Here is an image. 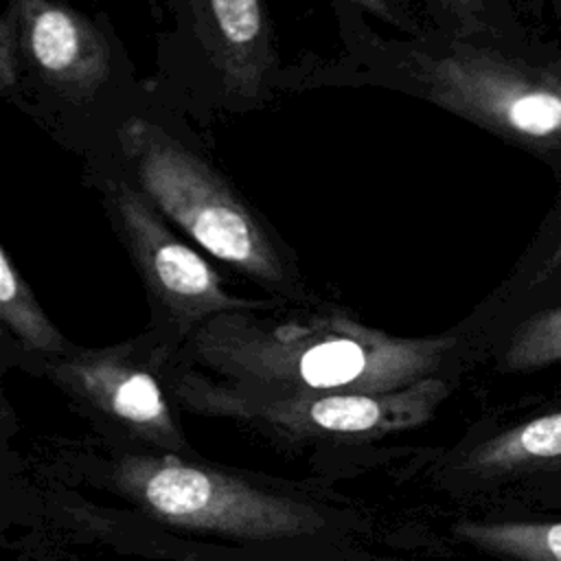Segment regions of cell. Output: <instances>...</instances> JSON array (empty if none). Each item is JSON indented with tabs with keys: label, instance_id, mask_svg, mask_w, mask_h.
<instances>
[{
	"label": "cell",
	"instance_id": "cell-1",
	"mask_svg": "<svg viewBox=\"0 0 561 561\" xmlns=\"http://www.w3.org/2000/svg\"><path fill=\"white\" fill-rule=\"evenodd\" d=\"M458 337H401L329 309L287 316L230 311L180 346L213 379L263 394L392 392L438 377Z\"/></svg>",
	"mask_w": 561,
	"mask_h": 561
},
{
	"label": "cell",
	"instance_id": "cell-2",
	"mask_svg": "<svg viewBox=\"0 0 561 561\" xmlns=\"http://www.w3.org/2000/svg\"><path fill=\"white\" fill-rule=\"evenodd\" d=\"M118 145L125 178L191 243L270 291L302 296L287 245L210 162L147 118L127 121Z\"/></svg>",
	"mask_w": 561,
	"mask_h": 561
},
{
	"label": "cell",
	"instance_id": "cell-3",
	"mask_svg": "<svg viewBox=\"0 0 561 561\" xmlns=\"http://www.w3.org/2000/svg\"><path fill=\"white\" fill-rule=\"evenodd\" d=\"M399 61L427 101L526 147L561 145V70L465 39L408 48Z\"/></svg>",
	"mask_w": 561,
	"mask_h": 561
},
{
	"label": "cell",
	"instance_id": "cell-4",
	"mask_svg": "<svg viewBox=\"0 0 561 561\" xmlns=\"http://www.w3.org/2000/svg\"><path fill=\"white\" fill-rule=\"evenodd\" d=\"M116 491L156 519L248 541L316 535L327 519L307 504L178 454H129L112 469Z\"/></svg>",
	"mask_w": 561,
	"mask_h": 561
},
{
	"label": "cell",
	"instance_id": "cell-5",
	"mask_svg": "<svg viewBox=\"0 0 561 561\" xmlns=\"http://www.w3.org/2000/svg\"><path fill=\"white\" fill-rule=\"evenodd\" d=\"M173 392L191 410L245 419L289 438H383L425 423L449 394V383L438 375L392 392L263 394L186 368L178 373Z\"/></svg>",
	"mask_w": 561,
	"mask_h": 561
},
{
	"label": "cell",
	"instance_id": "cell-6",
	"mask_svg": "<svg viewBox=\"0 0 561 561\" xmlns=\"http://www.w3.org/2000/svg\"><path fill=\"white\" fill-rule=\"evenodd\" d=\"M101 199L169 344L182 346L199 324L215 316L278 305V298L256 300L228 291L210 261L182 239L127 178L101 180Z\"/></svg>",
	"mask_w": 561,
	"mask_h": 561
},
{
	"label": "cell",
	"instance_id": "cell-7",
	"mask_svg": "<svg viewBox=\"0 0 561 561\" xmlns=\"http://www.w3.org/2000/svg\"><path fill=\"white\" fill-rule=\"evenodd\" d=\"M48 375L70 394L121 423L153 447L186 449L158 377L140 362L131 344L112 348H70L46 362Z\"/></svg>",
	"mask_w": 561,
	"mask_h": 561
},
{
	"label": "cell",
	"instance_id": "cell-8",
	"mask_svg": "<svg viewBox=\"0 0 561 561\" xmlns=\"http://www.w3.org/2000/svg\"><path fill=\"white\" fill-rule=\"evenodd\" d=\"M20 20L24 64L53 94L88 101L112 77L105 33L59 0H9Z\"/></svg>",
	"mask_w": 561,
	"mask_h": 561
},
{
	"label": "cell",
	"instance_id": "cell-9",
	"mask_svg": "<svg viewBox=\"0 0 561 561\" xmlns=\"http://www.w3.org/2000/svg\"><path fill=\"white\" fill-rule=\"evenodd\" d=\"M195 33L228 96L261 101L274 70L263 0H191Z\"/></svg>",
	"mask_w": 561,
	"mask_h": 561
},
{
	"label": "cell",
	"instance_id": "cell-10",
	"mask_svg": "<svg viewBox=\"0 0 561 561\" xmlns=\"http://www.w3.org/2000/svg\"><path fill=\"white\" fill-rule=\"evenodd\" d=\"M561 465V410L508 427L465 454L471 476H506Z\"/></svg>",
	"mask_w": 561,
	"mask_h": 561
},
{
	"label": "cell",
	"instance_id": "cell-11",
	"mask_svg": "<svg viewBox=\"0 0 561 561\" xmlns=\"http://www.w3.org/2000/svg\"><path fill=\"white\" fill-rule=\"evenodd\" d=\"M0 320L26 351L42 353L48 359L72 348L42 309L7 248H0Z\"/></svg>",
	"mask_w": 561,
	"mask_h": 561
},
{
	"label": "cell",
	"instance_id": "cell-12",
	"mask_svg": "<svg viewBox=\"0 0 561 561\" xmlns=\"http://www.w3.org/2000/svg\"><path fill=\"white\" fill-rule=\"evenodd\" d=\"M454 533L508 561H561V522H458Z\"/></svg>",
	"mask_w": 561,
	"mask_h": 561
},
{
	"label": "cell",
	"instance_id": "cell-13",
	"mask_svg": "<svg viewBox=\"0 0 561 561\" xmlns=\"http://www.w3.org/2000/svg\"><path fill=\"white\" fill-rule=\"evenodd\" d=\"M561 362V305L524 320L502 355L506 370H533Z\"/></svg>",
	"mask_w": 561,
	"mask_h": 561
},
{
	"label": "cell",
	"instance_id": "cell-14",
	"mask_svg": "<svg viewBox=\"0 0 561 561\" xmlns=\"http://www.w3.org/2000/svg\"><path fill=\"white\" fill-rule=\"evenodd\" d=\"M24 66L22 53V35L20 20L13 4L7 0L2 20H0V85L2 90H11L18 85Z\"/></svg>",
	"mask_w": 561,
	"mask_h": 561
},
{
	"label": "cell",
	"instance_id": "cell-15",
	"mask_svg": "<svg viewBox=\"0 0 561 561\" xmlns=\"http://www.w3.org/2000/svg\"><path fill=\"white\" fill-rule=\"evenodd\" d=\"M460 37H469L484 26L486 0H427Z\"/></svg>",
	"mask_w": 561,
	"mask_h": 561
},
{
	"label": "cell",
	"instance_id": "cell-16",
	"mask_svg": "<svg viewBox=\"0 0 561 561\" xmlns=\"http://www.w3.org/2000/svg\"><path fill=\"white\" fill-rule=\"evenodd\" d=\"M344 2L388 22L394 28L423 37V28H419V22L408 0H344Z\"/></svg>",
	"mask_w": 561,
	"mask_h": 561
},
{
	"label": "cell",
	"instance_id": "cell-17",
	"mask_svg": "<svg viewBox=\"0 0 561 561\" xmlns=\"http://www.w3.org/2000/svg\"><path fill=\"white\" fill-rule=\"evenodd\" d=\"M561 276V208L557 213V226H554V241L548 250V254L543 256V261L539 263V267L535 270L530 283L533 285H541L546 280H552Z\"/></svg>",
	"mask_w": 561,
	"mask_h": 561
}]
</instances>
